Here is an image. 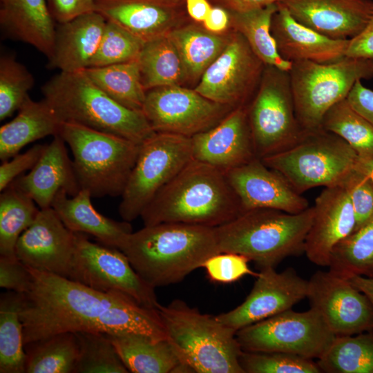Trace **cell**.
Here are the masks:
<instances>
[{
    "mask_svg": "<svg viewBox=\"0 0 373 373\" xmlns=\"http://www.w3.org/2000/svg\"><path fill=\"white\" fill-rule=\"evenodd\" d=\"M28 268L32 283L20 309L24 345L63 332L120 334L141 328L143 309L131 297Z\"/></svg>",
    "mask_w": 373,
    "mask_h": 373,
    "instance_id": "cell-1",
    "label": "cell"
},
{
    "mask_svg": "<svg viewBox=\"0 0 373 373\" xmlns=\"http://www.w3.org/2000/svg\"><path fill=\"white\" fill-rule=\"evenodd\" d=\"M119 250L153 288L182 281L221 253L214 227L180 222L144 226L133 231Z\"/></svg>",
    "mask_w": 373,
    "mask_h": 373,
    "instance_id": "cell-2",
    "label": "cell"
},
{
    "mask_svg": "<svg viewBox=\"0 0 373 373\" xmlns=\"http://www.w3.org/2000/svg\"><path fill=\"white\" fill-rule=\"evenodd\" d=\"M225 173L193 159L142 211L144 226L180 222L216 227L242 213Z\"/></svg>",
    "mask_w": 373,
    "mask_h": 373,
    "instance_id": "cell-3",
    "label": "cell"
},
{
    "mask_svg": "<svg viewBox=\"0 0 373 373\" xmlns=\"http://www.w3.org/2000/svg\"><path fill=\"white\" fill-rule=\"evenodd\" d=\"M41 92L61 122L77 124L138 144L155 133L142 111L130 109L115 101L84 70L60 71L43 85Z\"/></svg>",
    "mask_w": 373,
    "mask_h": 373,
    "instance_id": "cell-4",
    "label": "cell"
},
{
    "mask_svg": "<svg viewBox=\"0 0 373 373\" xmlns=\"http://www.w3.org/2000/svg\"><path fill=\"white\" fill-rule=\"evenodd\" d=\"M314 216L313 207L296 214L255 209L214 227L221 253L247 257L260 269L274 267L286 258L304 253Z\"/></svg>",
    "mask_w": 373,
    "mask_h": 373,
    "instance_id": "cell-5",
    "label": "cell"
},
{
    "mask_svg": "<svg viewBox=\"0 0 373 373\" xmlns=\"http://www.w3.org/2000/svg\"><path fill=\"white\" fill-rule=\"evenodd\" d=\"M157 312L168 340L193 372L245 373L236 331L216 316L202 314L180 299L160 304Z\"/></svg>",
    "mask_w": 373,
    "mask_h": 373,
    "instance_id": "cell-6",
    "label": "cell"
},
{
    "mask_svg": "<svg viewBox=\"0 0 373 373\" xmlns=\"http://www.w3.org/2000/svg\"><path fill=\"white\" fill-rule=\"evenodd\" d=\"M58 135L70 149L81 189L92 198L122 195L140 144L69 122H61Z\"/></svg>",
    "mask_w": 373,
    "mask_h": 373,
    "instance_id": "cell-7",
    "label": "cell"
},
{
    "mask_svg": "<svg viewBox=\"0 0 373 373\" xmlns=\"http://www.w3.org/2000/svg\"><path fill=\"white\" fill-rule=\"evenodd\" d=\"M290 77L296 115L305 131L322 128L326 113L346 99L358 81L373 78V59L344 57L332 63H291Z\"/></svg>",
    "mask_w": 373,
    "mask_h": 373,
    "instance_id": "cell-8",
    "label": "cell"
},
{
    "mask_svg": "<svg viewBox=\"0 0 373 373\" xmlns=\"http://www.w3.org/2000/svg\"><path fill=\"white\" fill-rule=\"evenodd\" d=\"M358 160L342 138L321 128L305 131L294 146L262 160L302 194L317 186H342Z\"/></svg>",
    "mask_w": 373,
    "mask_h": 373,
    "instance_id": "cell-9",
    "label": "cell"
},
{
    "mask_svg": "<svg viewBox=\"0 0 373 373\" xmlns=\"http://www.w3.org/2000/svg\"><path fill=\"white\" fill-rule=\"evenodd\" d=\"M247 114L256 154L261 160L292 147L305 133L296 115L289 72L274 66H265Z\"/></svg>",
    "mask_w": 373,
    "mask_h": 373,
    "instance_id": "cell-10",
    "label": "cell"
},
{
    "mask_svg": "<svg viewBox=\"0 0 373 373\" xmlns=\"http://www.w3.org/2000/svg\"><path fill=\"white\" fill-rule=\"evenodd\" d=\"M193 159L191 139L155 133L140 144L118 211L123 220L140 217L155 195Z\"/></svg>",
    "mask_w": 373,
    "mask_h": 373,
    "instance_id": "cell-11",
    "label": "cell"
},
{
    "mask_svg": "<svg viewBox=\"0 0 373 373\" xmlns=\"http://www.w3.org/2000/svg\"><path fill=\"white\" fill-rule=\"evenodd\" d=\"M243 351L282 352L311 359L319 358L335 335L321 314L310 307L288 309L236 332Z\"/></svg>",
    "mask_w": 373,
    "mask_h": 373,
    "instance_id": "cell-12",
    "label": "cell"
},
{
    "mask_svg": "<svg viewBox=\"0 0 373 373\" xmlns=\"http://www.w3.org/2000/svg\"><path fill=\"white\" fill-rule=\"evenodd\" d=\"M104 293H122L142 305L157 310L153 287L137 274L119 249L90 241L75 233V248L68 278Z\"/></svg>",
    "mask_w": 373,
    "mask_h": 373,
    "instance_id": "cell-13",
    "label": "cell"
},
{
    "mask_svg": "<svg viewBox=\"0 0 373 373\" xmlns=\"http://www.w3.org/2000/svg\"><path fill=\"white\" fill-rule=\"evenodd\" d=\"M233 110L195 90L168 86L146 90L142 111L155 133L191 138L216 126Z\"/></svg>",
    "mask_w": 373,
    "mask_h": 373,
    "instance_id": "cell-14",
    "label": "cell"
},
{
    "mask_svg": "<svg viewBox=\"0 0 373 373\" xmlns=\"http://www.w3.org/2000/svg\"><path fill=\"white\" fill-rule=\"evenodd\" d=\"M265 65L236 32L201 77L195 90L214 102L233 109L248 106L246 101L260 84Z\"/></svg>",
    "mask_w": 373,
    "mask_h": 373,
    "instance_id": "cell-15",
    "label": "cell"
},
{
    "mask_svg": "<svg viewBox=\"0 0 373 373\" xmlns=\"http://www.w3.org/2000/svg\"><path fill=\"white\" fill-rule=\"evenodd\" d=\"M310 307L336 336L373 330V305L350 281L331 271H318L308 280Z\"/></svg>",
    "mask_w": 373,
    "mask_h": 373,
    "instance_id": "cell-16",
    "label": "cell"
},
{
    "mask_svg": "<svg viewBox=\"0 0 373 373\" xmlns=\"http://www.w3.org/2000/svg\"><path fill=\"white\" fill-rule=\"evenodd\" d=\"M308 280L291 267L277 272L274 267L260 269L246 299L233 309L218 314L217 319L238 331L292 309L306 298Z\"/></svg>",
    "mask_w": 373,
    "mask_h": 373,
    "instance_id": "cell-17",
    "label": "cell"
},
{
    "mask_svg": "<svg viewBox=\"0 0 373 373\" xmlns=\"http://www.w3.org/2000/svg\"><path fill=\"white\" fill-rule=\"evenodd\" d=\"M75 248V233L68 229L52 207L40 209L19 236L15 254L26 266L68 278Z\"/></svg>",
    "mask_w": 373,
    "mask_h": 373,
    "instance_id": "cell-18",
    "label": "cell"
},
{
    "mask_svg": "<svg viewBox=\"0 0 373 373\" xmlns=\"http://www.w3.org/2000/svg\"><path fill=\"white\" fill-rule=\"evenodd\" d=\"M247 108L233 109L213 127L191 137L193 159L227 173L256 158Z\"/></svg>",
    "mask_w": 373,
    "mask_h": 373,
    "instance_id": "cell-19",
    "label": "cell"
},
{
    "mask_svg": "<svg viewBox=\"0 0 373 373\" xmlns=\"http://www.w3.org/2000/svg\"><path fill=\"white\" fill-rule=\"evenodd\" d=\"M225 174L243 211L271 209L296 214L309 207L307 200L280 173L258 157Z\"/></svg>",
    "mask_w": 373,
    "mask_h": 373,
    "instance_id": "cell-20",
    "label": "cell"
},
{
    "mask_svg": "<svg viewBox=\"0 0 373 373\" xmlns=\"http://www.w3.org/2000/svg\"><path fill=\"white\" fill-rule=\"evenodd\" d=\"M313 209L304 254L312 263L328 267L334 247L355 229L354 211L349 194L342 186L325 187L316 198Z\"/></svg>",
    "mask_w": 373,
    "mask_h": 373,
    "instance_id": "cell-21",
    "label": "cell"
},
{
    "mask_svg": "<svg viewBox=\"0 0 373 373\" xmlns=\"http://www.w3.org/2000/svg\"><path fill=\"white\" fill-rule=\"evenodd\" d=\"M285 6L300 23L333 39H351L367 25L372 0H283Z\"/></svg>",
    "mask_w": 373,
    "mask_h": 373,
    "instance_id": "cell-22",
    "label": "cell"
},
{
    "mask_svg": "<svg viewBox=\"0 0 373 373\" xmlns=\"http://www.w3.org/2000/svg\"><path fill=\"white\" fill-rule=\"evenodd\" d=\"M271 22V33L281 57L290 63L310 61L332 63L345 57L349 39L327 37L295 19L278 3Z\"/></svg>",
    "mask_w": 373,
    "mask_h": 373,
    "instance_id": "cell-23",
    "label": "cell"
},
{
    "mask_svg": "<svg viewBox=\"0 0 373 373\" xmlns=\"http://www.w3.org/2000/svg\"><path fill=\"white\" fill-rule=\"evenodd\" d=\"M12 183L27 193L39 209L51 207L61 191L73 196L81 190L66 142L59 135L53 136L30 171Z\"/></svg>",
    "mask_w": 373,
    "mask_h": 373,
    "instance_id": "cell-24",
    "label": "cell"
},
{
    "mask_svg": "<svg viewBox=\"0 0 373 373\" xmlns=\"http://www.w3.org/2000/svg\"><path fill=\"white\" fill-rule=\"evenodd\" d=\"M182 0H95V11L144 42L170 32Z\"/></svg>",
    "mask_w": 373,
    "mask_h": 373,
    "instance_id": "cell-25",
    "label": "cell"
},
{
    "mask_svg": "<svg viewBox=\"0 0 373 373\" xmlns=\"http://www.w3.org/2000/svg\"><path fill=\"white\" fill-rule=\"evenodd\" d=\"M106 19L94 11L56 27L54 51L48 67L62 72L87 68L100 44Z\"/></svg>",
    "mask_w": 373,
    "mask_h": 373,
    "instance_id": "cell-26",
    "label": "cell"
},
{
    "mask_svg": "<svg viewBox=\"0 0 373 373\" xmlns=\"http://www.w3.org/2000/svg\"><path fill=\"white\" fill-rule=\"evenodd\" d=\"M68 196L65 191H60L51 206L66 227L75 233L90 234L100 243L120 249L133 232L130 222L116 221L98 212L86 190L81 189L76 195Z\"/></svg>",
    "mask_w": 373,
    "mask_h": 373,
    "instance_id": "cell-27",
    "label": "cell"
},
{
    "mask_svg": "<svg viewBox=\"0 0 373 373\" xmlns=\"http://www.w3.org/2000/svg\"><path fill=\"white\" fill-rule=\"evenodd\" d=\"M0 25L9 38L52 57L56 27L46 0H0Z\"/></svg>",
    "mask_w": 373,
    "mask_h": 373,
    "instance_id": "cell-28",
    "label": "cell"
},
{
    "mask_svg": "<svg viewBox=\"0 0 373 373\" xmlns=\"http://www.w3.org/2000/svg\"><path fill=\"white\" fill-rule=\"evenodd\" d=\"M13 119L0 128V159L12 158L27 144L48 135L59 134L61 122L52 106L43 99L29 95Z\"/></svg>",
    "mask_w": 373,
    "mask_h": 373,
    "instance_id": "cell-29",
    "label": "cell"
},
{
    "mask_svg": "<svg viewBox=\"0 0 373 373\" xmlns=\"http://www.w3.org/2000/svg\"><path fill=\"white\" fill-rule=\"evenodd\" d=\"M107 336L129 372H193L181 361L168 338L155 341L135 334Z\"/></svg>",
    "mask_w": 373,
    "mask_h": 373,
    "instance_id": "cell-30",
    "label": "cell"
},
{
    "mask_svg": "<svg viewBox=\"0 0 373 373\" xmlns=\"http://www.w3.org/2000/svg\"><path fill=\"white\" fill-rule=\"evenodd\" d=\"M139 63L146 90L180 86L187 79L181 57L169 32L145 42Z\"/></svg>",
    "mask_w": 373,
    "mask_h": 373,
    "instance_id": "cell-31",
    "label": "cell"
},
{
    "mask_svg": "<svg viewBox=\"0 0 373 373\" xmlns=\"http://www.w3.org/2000/svg\"><path fill=\"white\" fill-rule=\"evenodd\" d=\"M278 3L245 12H230L231 23L253 52L265 65L289 71L291 63L280 55L271 33V22Z\"/></svg>",
    "mask_w": 373,
    "mask_h": 373,
    "instance_id": "cell-32",
    "label": "cell"
},
{
    "mask_svg": "<svg viewBox=\"0 0 373 373\" xmlns=\"http://www.w3.org/2000/svg\"><path fill=\"white\" fill-rule=\"evenodd\" d=\"M89 78L106 94L132 110L142 111L146 90L142 84L139 59L86 68Z\"/></svg>",
    "mask_w": 373,
    "mask_h": 373,
    "instance_id": "cell-33",
    "label": "cell"
},
{
    "mask_svg": "<svg viewBox=\"0 0 373 373\" xmlns=\"http://www.w3.org/2000/svg\"><path fill=\"white\" fill-rule=\"evenodd\" d=\"M169 35L181 57L187 79L202 76L229 39L193 25L173 29Z\"/></svg>",
    "mask_w": 373,
    "mask_h": 373,
    "instance_id": "cell-34",
    "label": "cell"
},
{
    "mask_svg": "<svg viewBox=\"0 0 373 373\" xmlns=\"http://www.w3.org/2000/svg\"><path fill=\"white\" fill-rule=\"evenodd\" d=\"M26 373H74L79 355L77 336L63 332L24 345Z\"/></svg>",
    "mask_w": 373,
    "mask_h": 373,
    "instance_id": "cell-35",
    "label": "cell"
},
{
    "mask_svg": "<svg viewBox=\"0 0 373 373\" xmlns=\"http://www.w3.org/2000/svg\"><path fill=\"white\" fill-rule=\"evenodd\" d=\"M316 363L321 372L373 373V330L335 336Z\"/></svg>",
    "mask_w": 373,
    "mask_h": 373,
    "instance_id": "cell-36",
    "label": "cell"
},
{
    "mask_svg": "<svg viewBox=\"0 0 373 373\" xmlns=\"http://www.w3.org/2000/svg\"><path fill=\"white\" fill-rule=\"evenodd\" d=\"M22 294L8 291L0 299V372L24 373L26 354L20 318Z\"/></svg>",
    "mask_w": 373,
    "mask_h": 373,
    "instance_id": "cell-37",
    "label": "cell"
},
{
    "mask_svg": "<svg viewBox=\"0 0 373 373\" xmlns=\"http://www.w3.org/2000/svg\"><path fill=\"white\" fill-rule=\"evenodd\" d=\"M24 191L11 183L0 195V256L15 257L21 233L35 220L40 209Z\"/></svg>",
    "mask_w": 373,
    "mask_h": 373,
    "instance_id": "cell-38",
    "label": "cell"
},
{
    "mask_svg": "<svg viewBox=\"0 0 373 373\" xmlns=\"http://www.w3.org/2000/svg\"><path fill=\"white\" fill-rule=\"evenodd\" d=\"M328 267L346 279L354 276L373 278V216L334 247Z\"/></svg>",
    "mask_w": 373,
    "mask_h": 373,
    "instance_id": "cell-39",
    "label": "cell"
},
{
    "mask_svg": "<svg viewBox=\"0 0 373 373\" xmlns=\"http://www.w3.org/2000/svg\"><path fill=\"white\" fill-rule=\"evenodd\" d=\"M322 128L346 142L360 159L373 160V125L344 99L325 115Z\"/></svg>",
    "mask_w": 373,
    "mask_h": 373,
    "instance_id": "cell-40",
    "label": "cell"
},
{
    "mask_svg": "<svg viewBox=\"0 0 373 373\" xmlns=\"http://www.w3.org/2000/svg\"><path fill=\"white\" fill-rule=\"evenodd\" d=\"M75 334L79 355L74 373L129 372L107 334L89 332Z\"/></svg>",
    "mask_w": 373,
    "mask_h": 373,
    "instance_id": "cell-41",
    "label": "cell"
},
{
    "mask_svg": "<svg viewBox=\"0 0 373 373\" xmlns=\"http://www.w3.org/2000/svg\"><path fill=\"white\" fill-rule=\"evenodd\" d=\"M35 79L30 72L12 55L0 58V120L18 111L28 96Z\"/></svg>",
    "mask_w": 373,
    "mask_h": 373,
    "instance_id": "cell-42",
    "label": "cell"
},
{
    "mask_svg": "<svg viewBox=\"0 0 373 373\" xmlns=\"http://www.w3.org/2000/svg\"><path fill=\"white\" fill-rule=\"evenodd\" d=\"M144 44V41L122 26L107 21L97 50L88 68L137 59Z\"/></svg>",
    "mask_w": 373,
    "mask_h": 373,
    "instance_id": "cell-43",
    "label": "cell"
},
{
    "mask_svg": "<svg viewBox=\"0 0 373 373\" xmlns=\"http://www.w3.org/2000/svg\"><path fill=\"white\" fill-rule=\"evenodd\" d=\"M245 373H321L314 359L282 352H242Z\"/></svg>",
    "mask_w": 373,
    "mask_h": 373,
    "instance_id": "cell-44",
    "label": "cell"
},
{
    "mask_svg": "<svg viewBox=\"0 0 373 373\" xmlns=\"http://www.w3.org/2000/svg\"><path fill=\"white\" fill-rule=\"evenodd\" d=\"M342 186L347 190L353 207L356 218L355 231L373 216V184L355 168Z\"/></svg>",
    "mask_w": 373,
    "mask_h": 373,
    "instance_id": "cell-45",
    "label": "cell"
},
{
    "mask_svg": "<svg viewBox=\"0 0 373 373\" xmlns=\"http://www.w3.org/2000/svg\"><path fill=\"white\" fill-rule=\"evenodd\" d=\"M249 260L240 254L233 253H219L204 262L209 278L214 282L230 283L235 282L245 275L254 274L249 267Z\"/></svg>",
    "mask_w": 373,
    "mask_h": 373,
    "instance_id": "cell-46",
    "label": "cell"
},
{
    "mask_svg": "<svg viewBox=\"0 0 373 373\" xmlns=\"http://www.w3.org/2000/svg\"><path fill=\"white\" fill-rule=\"evenodd\" d=\"M47 144H36L23 153L2 162L0 166V191H2L27 170H31L44 153Z\"/></svg>",
    "mask_w": 373,
    "mask_h": 373,
    "instance_id": "cell-47",
    "label": "cell"
},
{
    "mask_svg": "<svg viewBox=\"0 0 373 373\" xmlns=\"http://www.w3.org/2000/svg\"><path fill=\"white\" fill-rule=\"evenodd\" d=\"M32 283L29 268L17 256H0V287L20 294L26 293Z\"/></svg>",
    "mask_w": 373,
    "mask_h": 373,
    "instance_id": "cell-48",
    "label": "cell"
},
{
    "mask_svg": "<svg viewBox=\"0 0 373 373\" xmlns=\"http://www.w3.org/2000/svg\"><path fill=\"white\" fill-rule=\"evenodd\" d=\"M49 12L57 23L70 21L95 11V0H46Z\"/></svg>",
    "mask_w": 373,
    "mask_h": 373,
    "instance_id": "cell-49",
    "label": "cell"
},
{
    "mask_svg": "<svg viewBox=\"0 0 373 373\" xmlns=\"http://www.w3.org/2000/svg\"><path fill=\"white\" fill-rule=\"evenodd\" d=\"M345 57L373 59V10L363 30L349 39Z\"/></svg>",
    "mask_w": 373,
    "mask_h": 373,
    "instance_id": "cell-50",
    "label": "cell"
},
{
    "mask_svg": "<svg viewBox=\"0 0 373 373\" xmlns=\"http://www.w3.org/2000/svg\"><path fill=\"white\" fill-rule=\"evenodd\" d=\"M350 104L373 125V90L358 81L348 94Z\"/></svg>",
    "mask_w": 373,
    "mask_h": 373,
    "instance_id": "cell-51",
    "label": "cell"
},
{
    "mask_svg": "<svg viewBox=\"0 0 373 373\" xmlns=\"http://www.w3.org/2000/svg\"><path fill=\"white\" fill-rule=\"evenodd\" d=\"M230 23V12L220 6L212 7L203 21L204 27L207 30L216 34L226 30Z\"/></svg>",
    "mask_w": 373,
    "mask_h": 373,
    "instance_id": "cell-52",
    "label": "cell"
},
{
    "mask_svg": "<svg viewBox=\"0 0 373 373\" xmlns=\"http://www.w3.org/2000/svg\"><path fill=\"white\" fill-rule=\"evenodd\" d=\"M220 6L231 12H245L260 8L283 0H216Z\"/></svg>",
    "mask_w": 373,
    "mask_h": 373,
    "instance_id": "cell-53",
    "label": "cell"
},
{
    "mask_svg": "<svg viewBox=\"0 0 373 373\" xmlns=\"http://www.w3.org/2000/svg\"><path fill=\"white\" fill-rule=\"evenodd\" d=\"M184 1L187 13L191 19L198 22H203L212 8L208 0Z\"/></svg>",
    "mask_w": 373,
    "mask_h": 373,
    "instance_id": "cell-54",
    "label": "cell"
},
{
    "mask_svg": "<svg viewBox=\"0 0 373 373\" xmlns=\"http://www.w3.org/2000/svg\"><path fill=\"white\" fill-rule=\"evenodd\" d=\"M347 280L354 287L365 294L373 305V278L354 276Z\"/></svg>",
    "mask_w": 373,
    "mask_h": 373,
    "instance_id": "cell-55",
    "label": "cell"
},
{
    "mask_svg": "<svg viewBox=\"0 0 373 373\" xmlns=\"http://www.w3.org/2000/svg\"><path fill=\"white\" fill-rule=\"evenodd\" d=\"M356 169L367 176L373 184V160H358Z\"/></svg>",
    "mask_w": 373,
    "mask_h": 373,
    "instance_id": "cell-56",
    "label": "cell"
}]
</instances>
